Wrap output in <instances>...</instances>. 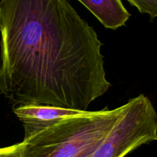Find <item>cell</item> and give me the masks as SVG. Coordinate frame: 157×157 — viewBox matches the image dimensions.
I'll return each mask as SVG.
<instances>
[{"label": "cell", "mask_w": 157, "mask_h": 157, "mask_svg": "<svg viewBox=\"0 0 157 157\" xmlns=\"http://www.w3.org/2000/svg\"><path fill=\"white\" fill-rule=\"evenodd\" d=\"M0 34V93L12 109L88 111L110 89L103 43L69 0H1Z\"/></svg>", "instance_id": "cell-1"}, {"label": "cell", "mask_w": 157, "mask_h": 157, "mask_svg": "<svg viewBox=\"0 0 157 157\" xmlns=\"http://www.w3.org/2000/svg\"><path fill=\"white\" fill-rule=\"evenodd\" d=\"M122 106L86 111L24 139L22 157H76L102 143L119 118Z\"/></svg>", "instance_id": "cell-2"}, {"label": "cell", "mask_w": 157, "mask_h": 157, "mask_svg": "<svg viewBox=\"0 0 157 157\" xmlns=\"http://www.w3.org/2000/svg\"><path fill=\"white\" fill-rule=\"evenodd\" d=\"M119 118L91 157H124L157 139V114L144 94L123 105Z\"/></svg>", "instance_id": "cell-3"}, {"label": "cell", "mask_w": 157, "mask_h": 157, "mask_svg": "<svg viewBox=\"0 0 157 157\" xmlns=\"http://www.w3.org/2000/svg\"><path fill=\"white\" fill-rule=\"evenodd\" d=\"M13 112L22 123L24 139H26L63 119L80 115L86 111L32 104L17 106L13 108Z\"/></svg>", "instance_id": "cell-4"}, {"label": "cell", "mask_w": 157, "mask_h": 157, "mask_svg": "<svg viewBox=\"0 0 157 157\" xmlns=\"http://www.w3.org/2000/svg\"><path fill=\"white\" fill-rule=\"evenodd\" d=\"M107 29L116 30L130 17L121 0H78Z\"/></svg>", "instance_id": "cell-5"}, {"label": "cell", "mask_w": 157, "mask_h": 157, "mask_svg": "<svg viewBox=\"0 0 157 157\" xmlns=\"http://www.w3.org/2000/svg\"><path fill=\"white\" fill-rule=\"evenodd\" d=\"M140 13L147 14L153 21L157 16V0H127Z\"/></svg>", "instance_id": "cell-6"}, {"label": "cell", "mask_w": 157, "mask_h": 157, "mask_svg": "<svg viewBox=\"0 0 157 157\" xmlns=\"http://www.w3.org/2000/svg\"><path fill=\"white\" fill-rule=\"evenodd\" d=\"M22 142L0 148V157H22Z\"/></svg>", "instance_id": "cell-7"}]
</instances>
